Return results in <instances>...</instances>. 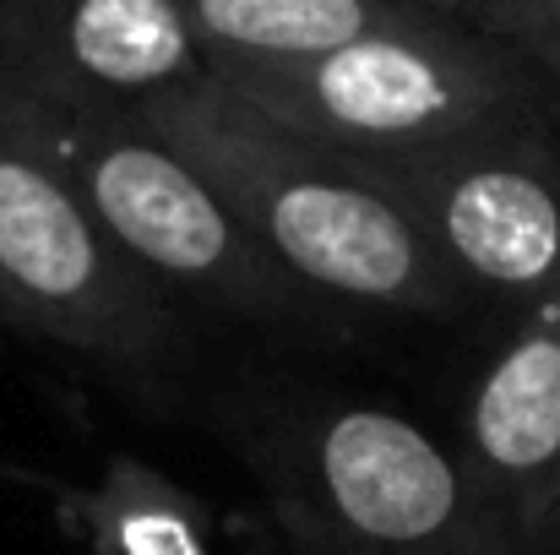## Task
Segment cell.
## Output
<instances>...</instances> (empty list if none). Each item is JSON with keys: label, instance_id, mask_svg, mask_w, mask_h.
I'll use <instances>...</instances> for the list:
<instances>
[{"label": "cell", "instance_id": "cell-1", "mask_svg": "<svg viewBox=\"0 0 560 555\" xmlns=\"http://www.w3.org/2000/svg\"><path fill=\"white\" fill-rule=\"evenodd\" d=\"M137 115L186 153L256 245L311 294L424 322L474 300L354 153L256 115L212 71Z\"/></svg>", "mask_w": 560, "mask_h": 555}, {"label": "cell", "instance_id": "cell-2", "mask_svg": "<svg viewBox=\"0 0 560 555\" xmlns=\"http://www.w3.org/2000/svg\"><path fill=\"white\" fill-rule=\"evenodd\" d=\"M256 115L354 153L386 159L495 126H545L539 71L501 38L413 11L305 60H256L212 71Z\"/></svg>", "mask_w": 560, "mask_h": 555}, {"label": "cell", "instance_id": "cell-3", "mask_svg": "<svg viewBox=\"0 0 560 555\" xmlns=\"http://www.w3.org/2000/svg\"><path fill=\"white\" fill-rule=\"evenodd\" d=\"M256 474L294 555H506L517 551L474 469L424 425L322 403L256 441Z\"/></svg>", "mask_w": 560, "mask_h": 555}, {"label": "cell", "instance_id": "cell-4", "mask_svg": "<svg viewBox=\"0 0 560 555\" xmlns=\"http://www.w3.org/2000/svg\"><path fill=\"white\" fill-rule=\"evenodd\" d=\"M5 104L49 164L71 181L93 223L175 300H201L245 322H305L316 294L294 284L229 212L207 175L131 109H66L22 88Z\"/></svg>", "mask_w": 560, "mask_h": 555}, {"label": "cell", "instance_id": "cell-5", "mask_svg": "<svg viewBox=\"0 0 560 555\" xmlns=\"http://www.w3.org/2000/svg\"><path fill=\"white\" fill-rule=\"evenodd\" d=\"M0 327L60 344L137 386L186 349L175 300L93 223L0 93Z\"/></svg>", "mask_w": 560, "mask_h": 555}, {"label": "cell", "instance_id": "cell-6", "mask_svg": "<svg viewBox=\"0 0 560 555\" xmlns=\"http://www.w3.org/2000/svg\"><path fill=\"white\" fill-rule=\"evenodd\" d=\"M468 294H560V153L545 126H495L413 153L360 159Z\"/></svg>", "mask_w": 560, "mask_h": 555}, {"label": "cell", "instance_id": "cell-7", "mask_svg": "<svg viewBox=\"0 0 560 555\" xmlns=\"http://www.w3.org/2000/svg\"><path fill=\"white\" fill-rule=\"evenodd\" d=\"M207 71L180 0H0V82L66 109H148Z\"/></svg>", "mask_w": 560, "mask_h": 555}, {"label": "cell", "instance_id": "cell-8", "mask_svg": "<svg viewBox=\"0 0 560 555\" xmlns=\"http://www.w3.org/2000/svg\"><path fill=\"white\" fill-rule=\"evenodd\" d=\"M457 452L512 545L560 551V294L528 305L479 370Z\"/></svg>", "mask_w": 560, "mask_h": 555}, {"label": "cell", "instance_id": "cell-9", "mask_svg": "<svg viewBox=\"0 0 560 555\" xmlns=\"http://www.w3.org/2000/svg\"><path fill=\"white\" fill-rule=\"evenodd\" d=\"M60 523L93 555H218L207 501L142 458H109L60 501Z\"/></svg>", "mask_w": 560, "mask_h": 555}, {"label": "cell", "instance_id": "cell-10", "mask_svg": "<svg viewBox=\"0 0 560 555\" xmlns=\"http://www.w3.org/2000/svg\"><path fill=\"white\" fill-rule=\"evenodd\" d=\"M207 71L256 60H305L360 33L392 27L419 5L402 0H180Z\"/></svg>", "mask_w": 560, "mask_h": 555}, {"label": "cell", "instance_id": "cell-11", "mask_svg": "<svg viewBox=\"0 0 560 555\" xmlns=\"http://www.w3.org/2000/svg\"><path fill=\"white\" fill-rule=\"evenodd\" d=\"M479 33L517 49L534 71L560 77V0H501L479 22Z\"/></svg>", "mask_w": 560, "mask_h": 555}, {"label": "cell", "instance_id": "cell-12", "mask_svg": "<svg viewBox=\"0 0 560 555\" xmlns=\"http://www.w3.org/2000/svg\"><path fill=\"white\" fill-rule=\"evenodd\" d=\"M402 5H419V11H435V16H452V22H468V27H479L501 0H402Z\"/></svg>", "mask_w": 560, "mask_h": 555}, {"label": "cell", "instance_id": "cell-13", "mask_svg": "<svg viewBox=\"0 0 560 555\" xmlns=\"http://www.w3.org/2000/svg\"><path fill=\"white\" fill-rule=\"evenodd\" d=\"M506 555H560V551H534V545H517V551H506Z\"/></svg>", "mask_w": 560, "mask_h": 555}]
</instances>
